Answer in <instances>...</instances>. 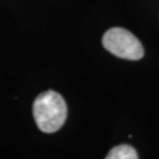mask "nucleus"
I'll return each instance as SVG.
<instances>
[{"mask_svg": "<svg viewBox=\"0 0 159 159\" xmlns=\"http://www.w3.org/2000/svg\"><path fill=\"white\" fill-rule=\"evenodd\" d=\"M102 44L106 49L119 58L139 60L144 56L141 41L128 30L123 28H111L104 33Z\"/></svg>", "mask_w": 159, "mask_h": 159, "instance_id": "nucleus-2", "label": "nucleus"}, {"mask_svg": "<svg viewBox=\"0 0 159 159\" xmlns=\"http://www.w3.org/2000/svg\"><path fill=\"white\" fill-rule=\"evenodd\" d=\"M138 153L135 149L129 145H120L114 147L107 155V159H136Z\"/></svg>", "mask_w": 159, "mask_h": 159, "instance_id": "nucleus-3", "label": "nucleus"}, {"mask_svg": "<svg viewBox=\"0 0 159 159\" xmlns=\"http://www.w3.org/2000/svg\"><path fill=\"white\" fill-rule=\"evenodd\" d=\"M33 117L43 132H56L63 126L67 117L65 100L55 91L43 92L34 100Z\"/></svg>", "mask_w": 159, "mask_h": 159, "instance_id": "nucleus-1", "label": "nucleus"}]
</instances>
